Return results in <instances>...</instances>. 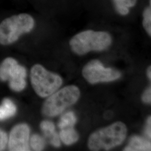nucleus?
Here are the masks:
<instances>
[{"label":"nucleus","mask_w":151,"mask_h":151,"mask_svg":"<svg viewBox=\"0 0 151 151\" xmlns=\"http://www.w3.org/2000/svg\"><path fill=\"white\" fill-rule=\"evenodd\" d=\"M116 11L122 15H127L129 8L135 5L137 0H114Z\"/></svg>","instance_id":"14"},{"label":"nucleus","mask_w":151,"mask_h":151,"mask_svg":"<svg viewBox=\"0 0 151 151\" xmlns=\"http://www.w3.org/2000/svg\"><path fill=\"white\" fill-rule=\"evenodd\" d=\"M30 80L35 93L41 97H48L57 91L63 83L60 75L47 70L39 64L32 66Z\"/></svg>","instance_id":"5"},{"label":"nucleus","mask_w":151,"mask_h":151,"mask_svg":"<svg viewBox=\"0 0 151 151\" xmlns=\"http://www.w3.org/2000/svg\"><path fill=\"white\" fill-rule=\"evenodd\" d=\"M50 143L54 147L58 148L60 146V135L58 134L57 132H55L53 135L50 137L49 138Z\"/></svg>","instance_id":"19"},{"label":"nucleus","mask_w":151,"mask_h":151,"mask_svg":"<svg viewBox=\"0 0 151 151\" xmlns=\"http://www.w3.org/2000/svg\"><path fill=\"white\" fill-rule=\"evenodd\" d=\"M27 70L17 62L11 67L9 74V85L13 91H22L26 87Z\"/></svg>","instance_id":"8"},{"label":"nucleus","mask_w":151,"mask_h":151,"mask_svg":"<svg viewBox=\"0 0 151 151\" xmlns=\"http://www.w3.org/2000/svg\"><path fill=\"white\" fill-rule=\"evenodd\" d=\"M30 128L27 124L21 123L15 125L10 133L9 150L11 151H30Z\"/></svg>","instance_id":"7"},{"label":"nucleus","mask_w":151,"mask_h":151,"mask_svg":"<svg viewBox=\"0 0 151 151\" xmlns=\"http://www.w3.org/2000/svg\"><path fill=\"white\" fill-rule=\"evenodd\" d=\"M35 20L27 14H20L5 19L0 24V44L10 45L16 42L22 35L30 32Z\"/></svg>","instance_id":"3"},{"label":"nucleus","mask_w":151,"mask_h":151,"mask_svg":"<svg viewBox=\"0 0 151 151\" xmlns=\"http://www.w3.org/2000/svg\"><path fill=\"white\" fill-rule=\"evenodd\" d=\"M127 134L126 125L116 122L92 133L88 139L87 146L91 151H108L122 144Z\"/></svg>","instance_id":"1"},{"label":"nucleus","mask_w":151,"mask_h":151,"mask_svg":"<svg viewBox=\"0 0 151 151\" xmlns=\"http://www.w3.org/2000/svg\"><path fill=\"white\" fill-rule=\"evenodd\" d=\"M125 151H151V143L139 136H133L128 145L124 148Z\"/></svg>","instance_id":"9"},{"label":"nucleus","mask_w":151,"mask_h":151,"mask_svg":"<svg viewBox=\"0 0 151 151\" xmlns=\"http://www.w3.org/2000/svg\"><path fill=\"white\" fill-rule=\"evenodd\" d=\"M149 7L150 8V9L151 10V0H150V6Z\"/></svg>","instance_id":"23"},{"label":"nucleus","mask_w":151,"mask_h":151,"mask_svg":"<svg viewBox=\"0 0 151 151\" xmlns=\"http://www.w3.org/2000/svg\"><path fill=\"white\" fill-rule=\"evenodd\" d=\"M77 122L75 114L72 111H67L62 115L60 118L58 126L60 129L66 128L73 127Z\"/></svg>","instance_id":"12"},{"label":"nucleus","mask_w":151,"mask_h":151,"mask_svg":"<svg viewBox=\"0 0 151 151\" xmlns=\"http://www.w3.org/2000/svg\"><path fill=\"white\" fill-rule=\"evenodd\" d=\"M84 78L91 84L116 81L121 77L118 70L105 67L98 60H92L85 65L82 71Z\"/></svg>","instance_id":"6"},{"label":"nucleus","mask_w":151,"mask_h":151,"mask_svg":"<svg viewBox=\"0 0 151 151\" xmlns=\"http://www.w3.org/2000/svg\"><path fill=\"white\" fill-rule=\"evenodd\" d=\"M145 133L148 137L151 139V116H149L147 119L145 128Z\"/></svg>","instance_id":"21"},{"label":"nucleus","mask_w":151,"mask_h":151,"mask_svg":"<svg viewBox=\"0 0 151 151\" xmlns=\"http://www.w3.org/2000/svg\"><path fill=\"white\" fill-rule=\"evenodd\" d=\"M147 75L151 81V65L149 66L147 70Z\"/></svg>","instance_id":"22"},{"label":"nucleus","mask_w":151,"mask_h":151,"mask_svg":"<svg viewBox=\"0 0 151 151\" xmlns=\"http://www.w3.org/2000/svg\"><path fill=\"white\" fill-rule=\"evenodd\" d=\"M60 140L66 146H70L77 142L79 135L73 127L66 128L60 129Z\"/></svg>","instance_id":"10"},{"label":"nucleus","mask_w":151,"mask_h":151,"mask_svg":"<svg viewBox=\"0 0 151 151\" xmlns=\"http://www.w3.org/2000/svg\"><path fill=\"white\" fill-rule=\"evenodd\" d=\"M17 63V61L12 58H7L0 65V80L5 81L9 79V72L11 67Z\"/></svg>","instance_id":"13"},{"label":"nucleus","mask_w":151,"mask_h":151,"mask_svg":"<svg viewBox=\"0 0 151 151\" xmlns=\"http://www.w3.org/2000/svg\"><path fill=\"white\" fill-rule=\"evenodd\" d=\"M40 129L44 134L49 138L56 132L55 130V125L53 122L49 120H43L40 125Z\"/></svg>","instance_id":"16"},{"label":"nucleus","mask_w":151,"mask_h":151,"mask_svg":"<svg viewBox=\"0 0 151 151\" xmlns=\"http://www.w3.org/2000/svg\"><path fill=\"white\" fill-rule=\"evenodd\" d=\"M143 26L151 37V10L150 7H147L143 12Z\"/></svg>","instance_id":"17"},{"label":"nucleus","mask_w":151,"mask_h":151,"mask_svg":"<svg viewBox=\"0 0 151 151\" xmlns=\"http://www.w3.org/2000/svg\"><path fill=\"white\" fill-rule=\"evenodd\" d=\"M142 99L144 103L151 104V86L148 87L143 93Z\"/></svg>","instance_id":"20"},{"label":"nucleus","mask_w":151,"mask_h":151,"mask_svg":"<svg viewBox=\"0 0 151 151\" xmlns=\"http://www.w3.org/2000/svg\"><path fill=\"white\" fill-rule=\"evenodd\" d=\"M111 42V37L108 32L88 30L71 38L70 46L73 53L81 55L91 51H103L109 47Z\"/></svg>","instance_id":"2"},{"label":"nucleus","mask_w":151,"mask_h":151,"mask_svg":"<svg viewBox=\"0 0 151 151\" xmlns=\"http://www.w3.org/2000/svg\"><path fill=\"white\" fill-rule=\"evenodd\" d=\"M80 95L79 88L75 85L65 87L49 96L43 103L42 113L49 117L56 116L77 103Z\"/></svg>","instance_id":"4"},{"label":"nucleus","mask_w":151,"mask_h":151,"mask_svg":"<svg viewBox=\"0 0 151 151\" xmlns=\"http://www.w3.org/2000/svg\"><path fill=\"white\" fill-rule=\"evenodd\" d=\"M16 112V106L9 99H5L0 105V120H4L14 116Z\"/></svg>","instance_id":"11"},{"label":"nucleus","mask_w":151,"mask_h":151,"mask_svg":"<svg viewBox=\"0 0 151 151\" xmlns=\"http://www.w3.org/2000/svg\"><path fill=\"white\" fill-rule=\"evenodd\" d=\"M29 145L34 151H42L45 146V142L42 136L35 134L31 137L29 140Z\"/></svg>","instance_id":"15"},{"label":"nucleus","mask_w":151,"mask_h":151,"mask_svg":"<svg viewBox=\"0 0 151 151\" xmlns=\"http://www.w3.org/2000/svg\"><path fill=\"white\" fill-rule=\"evenodd\" d=\"M8 142V137L5 132L0 129V151L4 150Z\"/></svg>","instance_id":"18"}]
</instances>
